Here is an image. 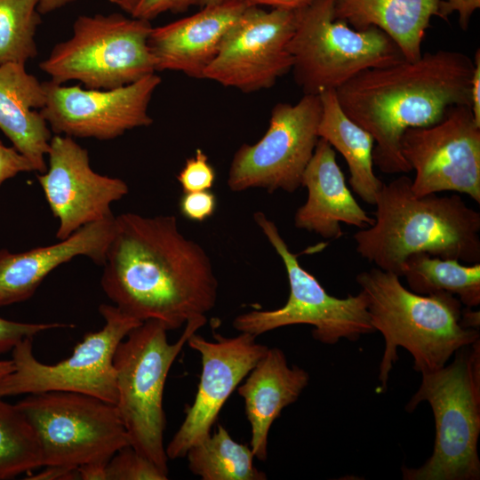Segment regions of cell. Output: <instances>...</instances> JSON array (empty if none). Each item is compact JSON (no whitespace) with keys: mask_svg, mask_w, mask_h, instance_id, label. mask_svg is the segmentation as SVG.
<instances>
[{"mask_svg":"<svg viewBox=\"0 0 480 480\" xmlns=\"http://www.w3.org/2000/svg\"><path fill=\"white\" fill-rule=\"evenodd\" d=\"M100 285L124 314L161 321L169 330L206 316L218 281L205 250L180 230L173 215L115 217Z\"/></svg>","mask_w":480,"mask_h":480,"instance_id":"obj_1","label":"cell"},{"mask_svg":"<svg viewBox=\"0 0 480 480\" xmlns=\"http://www.w3.org/2000/svg\"><path fill=\"white\" fill-rule=\"evenodd\" d=\"M473 69L474 60L461 52H428L413 61L366 69L335 92L343 111L372 136L380 171L407 173L404 132L437 123L452 107H470Z\"/></svg>","mask_w":480,"mask_h":480,"instance_id":"obj_2","label":"cell"},{"mask_svg":"<svg viewBox=\"0 0 480 480\" xmlns=\"http://www.w3.org/2000/svg\"><path fill=\"white\" fill-rule=\"evenodd\" d=\"M374 205L373 225L353 238L356 252L378 268L401 277L415 253L480 262V212L460 196H416L412 179L400 176L383 182Z\"/></svg>","mask_w":480,"mask_h":480,"instance_id":"obj_3","label":"cell"},{"mask_svg":"<svg viewBox=\"0 0 480 480\" xmlns=\"http://www.w3.org/2000/svg\"><path fill=\"white\" fill-rule=\"evenodd\" d=\"M356 281L365 293L370 321L385 341L379 380L386 388L402 347L420 373L444 367L455 352L479 340L478 329L461 324L463 305L449 292L421 295L406 289L396 274L378 268L363 271Z\"/></svg>","mask_w":480,"mask_h":480,"instance_id":"obj_4","label":"cell"},{"mask_svg":"<svg viewBox=\"0 0 480 480\" xmlns=\"http://www.w3.org/2000/svg\"><path fill=\"white\" fill-rule=\"evenodd\" d=\"M453 361L421 373L417 392L406 405L412 412L427 401L433 411V453L418 468H403L405 480H478L480 460V341L458 349Z\"/></svg>","mask_w":480,"mask_h":480,"instance_id":"obj_5","label":"cell"},{"mask_svg":"<svg viewBox=\"0 0 480 480\" xmlns=\"http://www.w3.org/2000/svg\"><path fill=\"white\" fill-rule=\"evenodd\" d=\"M206 316L188 321L180 338L167 339L166 326L148 319L133 328L118 344L113 358L116 406L130 445L168 474L164 444L165 414L163 395L169 371L188 338L206 323Z\"/></svg>","mask_w":480,"mask_h":480,"instance_id":"obj_6","label":"cell"},{"mask_svg":"<svg viewBox=\"0 0 480 480\" xmlns=\"http://www.w3.org/2000/svg\"><path fill=\"white\" fill-rule=\"evenodd\" d=\"M149 20L121 13L81 15L71 36L55 44L39 64L51 81L113 89L156 73L148 47Z\"/></svg>","mask_w":480,"mask_h":480,"instance_id":"obj_7","label":"cell"},{"mask_svg":"<svg viewBox=\"0 0 480 480\" xmlns=\"http://www.w3.org/2000/svg\"><path fill=\"white\" fill-rule=\"evenodd\" d=\"M335 0H316L299 11L288 49L294 80L304 94L337 90L357 74L404 60L382 30L353 28L334 13Z\"/></svg>","mask_w":480,"mask_h":480,"instance_id":"obj_8","label":"cell"},{"mask_svg":"<svg viewBox=\"0 0 480 480\" xmlns=\"http://www.w3.org/2000/svg\"><path fill=\"white\" fill-rule=\"evenodd\" d=\"M99 312L105 321L103 327L86 333L72 354L59 363L38 361L33 353V338L20 340L12 349V360L0 361V396L68 391L116 404L114 354L118 344L142 322L111 304H100Z\"/></svg>","mask_w":480,"mask_h":480,"instance_id":"obj_9","label":"cell"},{"mask_svg":"<svg viewBox=\"0 0 480 480\" xmlns=\"http://www.w3.org/2000/svg\"><path fill=\"white\" fill-rule=\"evenodd\" d=\"M16 406L33 428L42 467L108 462L130 440L116 404L68 391L29 394Z\"/></svg>","mask_w":480,"mask_h":480,"instance_id":"obj_10","label":"cell"},{"mask_svg":"<svg viewBox=\"0 0 480 480\" xmlns=\"http://www.w3.org/2000/svg\"><path fill=\"white\" fill-rule=\"evenodd\" d=\"M253 220L281 258L289 282L286 303L273 310H252L238 315L233 327L255 337L267 332L293 324H309L312 336L324 344H335L340 339L355 341L363 334L375 332L367 310L363 291L346 298L330 295L318 280L298 260L280 235L277 226L262 212Z\"/></svg>","mask_w":480,"mask_h":480,"instance_id":"obj_11","label":"cell"},{"mask_svg":"<svg viewBox=\"0 0 480 480\" xmlns=\"http://www.w3.org/2000/svg\"><path fill=\"white\" fill-rule=\"evenodd\" d=\"M321 113L319 95L304 94L294 104H276L263 136L235 152L227 180L230 190L261 188L269 193H292L302 187V175L319 140Z\"/></svg>","mask_w":480,"mask_h":480,"instance_id":"obj_12","label":"cell"},{"mask_svg":"<svg viewBox=\"0 0 480 480\" xmlns=\"http://www.w3.org/2000/svg\"><path fill=\"white\" fill-rule=\"evenodd\" d=\"M400 147L415 171L414 195L454 191L480 204V125L470 107H452L437 123L406 130Z\"/></svg>","mask_w":480,"mask_h":480,"instance_id":"obj_13","label":"cell"},{"mask_svg":"<svg viewBox=\"0 0 480 480\" xmlns=\"http://www.w3.org/2000/svg\"><path fill=\"white\" fill-rule=\"evenodd\" d=\"M299 11L247 6L226 35L203 79L243 92L272 87L292 70L288 46Z\"/></svg>","mask_w":480,"mask_h":480,"instance_id":"obj_14","label":"cell"},{"mask_svg":"<svg viewBox=\"0 0 480 480\" xmlns=\"http://www.w3.org/2000/svg\"><path fill=\"white\" fill-rule=\"evenodd\" d=\"M161 84L156 73L113 89H91L44 82L45 103L40 112L54 134L114 140L127 131L148 126L152 96Z\"/></svg>","mask_w":480,"mask_h":480,"instance_id":"obj_15","label":"cell"},{"mask_svg":"<svg viewBox=\"0 0 480 480\" xmlns=\"http://www.w3.org/2000/svg\"><path fill=\"white\" fill-rule=\"evenodd\" d=\"M47 156L48 166L37 180L59 220L57 239H65L85 225L114 216L111 204L129 191L125 181L96 172L87 149L69 136L54 134Z\"/></svg>","mask_w":480,"mask_h":480,"instance_id":"obj_16","label":"cell"},{"mask_svg":"<svg viewBox=\"0 0 480 480\" xmlns=\"http://www.w3.org/2000/svg\"><path fill=\"white\" fill-rule=\"evenodd\" d=\"M256 338L246 332L231 338L214 333V341L196 332L188 338L187 344L201 356L202 372L195 400L165 448L168 459L185 457L192 445L211 434L229 396L268 348Z\"/></svg>","mask_w":480,"mask_h":480,"instance_id":"obj_17","label":"cell"},{"mask_svg":"<svg viewBox=\"0 0 480 480\" xmlns=\"http://www.w3.org/2000/svg\"><path fill=\"white\" fill-rule=\"evenodd\" d=\"M247 6L240 0H220L199 12L152 28L148 47L156 71H177L202 78L220 45Z\"/></svg>","mask_w":480,"mask_h":480,"instance_id":"obj_18","label":"cell"},{"mask_svg":"<svg viewBox=\"0 0 480 480\" xmlns=\"http://www.w3.org/2000/svg\"><path fill=\"white\" fill-rule=\"evenodd\" d=\"M114 226L115 216L85 225L51 245L23 252L0 250V307L28 300L52 270L77 256L101 266Z\"/></svg>","mask_w":480,"mask_h":480,"instance_id":"obj_19","label":"cell"},{"mask_svg":"<svg viewBox=\"0 0 480 480\" xmlns=\"http://www.w3.org/2000/svg\"><path fill=\"white\" fill-rule=\"evenodd\" d=\"M301 186L308 198L294 215L297 228L315 233L328 240L342 236L340 223L359 229L373 225L347 186L333 148L320 139L302 175Z\"/></svg>","mask_w":480,"mask_h":480,"instance_id":"obj_20","label":"cell"},{"mask_svg":"<svg viewBox=\"0 0 480 480\" xmlns=\"http://www.w3.org/2000/svg\"><path fill=\"white\" fill-rule=\"evenodd\" d=\"M246 377L236 389L244 398L251 425L250 447L255 458L265 461L273 422L283 409L297 401L308 383L309 375L302 368L290 367L280 348H268Z\"/></svg>","mask_w":480,"mask_h":480,"instance_id":"obj_21","label":"cell"},{"mask_svg":"<svg viewBox=\"0 0 480 480\" xmlns=\"http://www.w3.org/2000/svg\"><path fill=\"white\" fill-rule=\"evenodd\" d=\"M44 103L43 83L24 64L0 65V130L39 173L46 170L52 137L40 112Z\"/></svg>","mask_w":480,"mask_h":480,"instance_id":"obj_22","label":"cell"},{"mask_svg":"<svg viewBox=\"0 0 480 480\" xmlns=\"http://www.w3.org/2000/svg\"><path fill=\"white\" fill-rule=\"evenodd\" d=\"M440 0H335L334 13L353 28L375 27L398 46L405 60L421 54V44Z\"/></svg>","mask_w":480,"mask_h":480,"instance_id":"obj_23","label":"cell"},{"mask_svg":"<svg viewBox=\"0 0 480 480\" xmlns=\"http://www.w3.org/2000/svg\"><path fill=\"white\" fill-rule=\"evenodd\" d=\"M319 96L322 102L319 138L344 157L352 190L366 204L374 205L383 182L373 171L372 136L343 111L334 90L323 92Z\"/></svg>","mask_w":480,"mask_h":480,"instance_id":"obj_24","label":"cell"},{"mask_svg":"<svg viewBox=\"0 0 480 480\" xmlns=\"http://www.w3.org/2000/svg\"><path fill=\"white\" fill-rule=\"evenodd\" d=\"M402 276L415 293L445 292L457 295L467 308L480 304V262L462 265L456 260L415 253L406 259Z\"/></svg>","mask_w":480,"mask_h":480,"instance_id":"obj_25","label":"cell"},{"mask_svg":"<svg viewBox=\"0 0 480 480\" xmlns=\"http://www.w3.org/2000/svg\"><path fill=\"white\" fill-rule=\"evenodd\" d=\"M189 470L203 480H266L253 464L250 446L236 442L219 425L216 431L192 445L186 456Z\"/></svg>","mask_w":480,"mask_h":480,"instance_id":"obj_26","label":"cell"},{"mask_svg":"<svg viewBox=\"0 0 480 480\" xmlns=\"http://www.w3.org/2000/svg\"><path fill=\"white\" fill-rule=\"evenodd\" d=\"M42 467L37 436L16 404L0 396V480L16 476Z\"/></svg>","mask_w":480,"mask_h":480,"instance_id":"obj_27","label":"cell"},{"mask_svg":"<svg viewBox=\"0 0 480 480\" xmlns=\"http://www.w3.org/2000/svg\"><path fill=\"white\" fill-rule=\"evenodd\" d=\"M39 0H0V65L26 64L37 55Z\"/></svg>","mask_w":480,"mask_h":480,"instance_id":"obj_28","label":"cell"},{"mask_svg":"<svg viewBox=\"0 0 480 480\" xmlns=\"http://www.w3.org/2000/svg\"><path fill=\"white\" fill-rule=\"evenodd\" d=\"M108 480H166L168 474L127 445L117 451L107 464Z\"/></svg>","mask_w":480,"mask_h":480,"instance_id":"obj_29","label":"cell"},{"mask_svg":"<svg viewBox=\"0 0 480 480\" xmlns=\"http://www.w3.org/2000/svg\"><path fill=\"white\" fill-rule=\"evenodd\" d=\"M216 172L207 155L197 148L193 156L188 158L177 175L183 192L211 189L215 182Z\"/></svg>","mask_w":480,"mask_h":480,"instance_id":"obj_30","label":"cell"},{"mask_svg":"<svg viewBox=\"0 0 480 480\" xmlns=\"http://www.w3.org/2000/svg\"><path fill=\"white\" fill-rule=\"evenodd\" d=\"M67 326L68 325L60 323H21L0 316V355L12 351L25 338H34L42 332Z\"/></svg>","mask_w":480,"mask_h":480,"instance_id":"obj_31","label":"cell"},{"mask_svg":"<svg viewBox=\"0 0 480 480\" xmlns=\"http://www.w3.org/2000/svg\"><path fill=\"white\" fill-rule=\"evenodd\" d=\"M217 207V198L211 189L183 192L179 201V209L183 217L202 222L211 218Z\"/></svg>","mask_w":480,"mask_h":480,"instance_id":"obj_32","label":"cell"},{"mask_svg":"<svg viewBox=\"0 0 480 480\" xmlns=\"http://www.w3.org/2000/svg\"><path fill=\"white\" fill-rule=\"evenodd\" d=\"M202 0H140L131 16L151 20L164 12H182Z\"/></svg>","mask_w":480,"mask_h":480,"instance_id":"obj_33","label":"cell"},{"mask_svg":"<svg viewBox=\"0 0 480 480\" xmlns=\"http://www.w3.org/2000/svg\"><path fill=\"white\" fill-rule=\"evenodd\" d=\"M35 171L30 161L14 147L0 141V186L20 172Z\"/></svg>","mask_w":480,"mask_h":480,"instance_id":"obj_34","label":"cell"},{"mask_svg":"<svg viewBox=\"0 0 480 480\" xmlns=\"http://www.w3.org/2000/svg\"><path fill=\"white\" fill-rule=\"evenodd\" d=\"M480 8V0H440L437 17L446 19L453 12L459 15V25L467 30L472 15Z\"/></svg>","mask_w":480,"mask_h":480,"instance_id":"obj_35","label":"cell"},{"mask_svg":"<svg viewBox=\"0 0 480 480\" xmlns=\"http://www.w3.org/2000/svg\"><path fill=\"white\" fill-rule=\"evenodd\" d=\"M45 468L38 473L26 475V479L30 480H74L79 479L77 468H67L60 466H44Z\"/></svg>","mask_w":480,"mask_h":480,"instance_id":"obj_36","label":"cell"},{"mask_svg":"<svg viewBox=\"0 0 480 480\" xmlns=\"http://www.w3.org/2000/svg\"><path fill=\"white\" fill-rule=\"evenodd\" d=\"M474 69L470 84V109L474 119L480 125V52L476 50L474 56Z\"/></svg>","mask_w":480,"mask_h":480,"instance_id":"obj_37","label":"cell"},{"mask_svg":"<svg viewBox=\"0 0 480 480\" xmlns=\"http://www.w3.org/2000/svg\"><path fill=\"white\" fill-rule=\"evenodd\" d=\"M246 6L270 7L275 9L300 10L316 0H240Z\"/></svg>","mask_w":480,"mask_h":480,"instance_id":"obj_38","label":"cell"},{"mask_svg":"<svg viewBox=\"0 0 480 480\" xmlns=\"http://www.w3.org/2000/svg\"><path fill=\"white\" fill-rule=\"evenodd\" d=\"M108 462L95 461L83 464L77 468L79 479L83 480H108Z\"/></svg>","mask_w":480,"mask_h":480,"instance_id":"obj_39","label":"cell"},{"mask_svg":"<svg viewBox=\"0 0 480 480\" xmlns=\"http://www.w3.org/2000/svg\"><path fill=\"white\" fill-rule=\"evenodd\" d=\"M76 0H39L38 12L46 14L57 11Z\"/></svg>","mask_w":480,"mask_h":480,"instance_id":"obj_40","label":"cell"},{"mask_svg":"<svg viewBox=\"0 0 480 480\" xmlns=\"http://www.w3.org/2000/svg\"><path fill=\"white\" fill-rule=\"evenodd\" d=\"M461 324L468 328L478 329L480 324L479 311L472 310V308H463L461 312Z\"/></svg>","mask_w":480,"mask_h":480,"instance_id":"obj_41","label":"cell"},{"mask_svg":"<svg viewBox=\"0 0 480 480\" xmlns=\"http://www.w3.org/2000/svg\"><path fill=\"white\" fill-rule=\"evenodd\" d=\"M109 3L118 6L121 10L131 15L140 0H108Z\"/></svg>","mask_w":480,"mask_h":480,"instance_id":"obj_42","label":"cell"},{"mask_svg":"<svg viewBox=\"0 0 480 480\" xmlns=\"http://www.w3.org/2000/svg\"><path fill=\"white\" fill-rule=\"evenodd\" d=\"M219 1H220V0H202L200 6L203 7L204 5L214 4V3H217Z\"/></svg>","mask_w":480,"mask_h":480,"instance_id":"obj_43","label":"cell"}]
</instances>
